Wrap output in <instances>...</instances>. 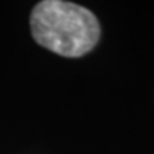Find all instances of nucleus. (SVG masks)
Instances as JSON below:
<instances>
[{
  "mask_svg": "<svg viewBox=\"0 0 154 154\" xmlns=\"http://www.w3.org/2000/svg\"><path fill=\"white\" fill-rule=\"evenodd\" d=\"M30 29L40 46L64 57L86 54L100 38L97 17L83 6L61 0H43L34 6Z\"/></svg>",
  "mask_w": 154,
  "mask_h": 154,
  "instance_id": "obj_1",
  "label": "nucleus"
}]
</instances>
